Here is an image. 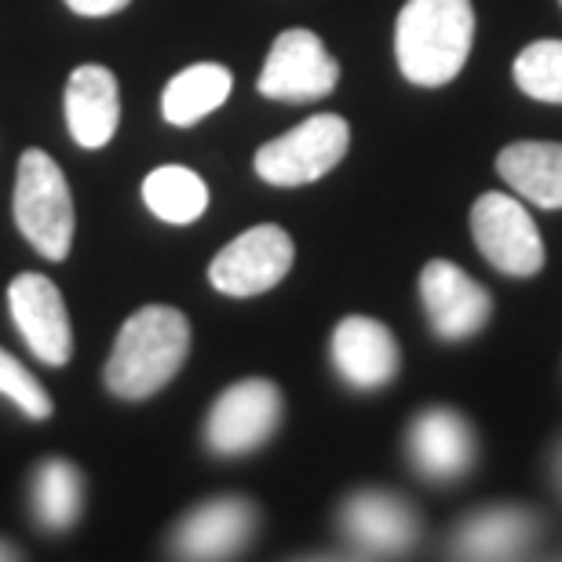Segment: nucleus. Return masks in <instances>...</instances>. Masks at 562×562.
I'll return each instance as SVG.
<instances>
[{
	"mask_svg": "<svg viewBox=\"0 0 562 562\" xmlns=\"http://www.w3.org/2000/svg\"><path fill=\"white\" fill-rule=\"evenodd\" d=\"M234 92V74L220 63H194L187 70H179L172 81L165 85L161 95V114L168 125L190 128L201 117H209L212 110H220Z\"/></svg>",
	"mask_w": 562,
	"mask_h": 562,
	"instance_id": "a211bd4d",
	"label": "nucleus"
},
{
	"mask_svg": "<svg viewBox=\"0 0 562 562\" xmlns=\"http://www.w3.org/2000/svg\"><path fill=\"white\" fill-rule=\"evenodd\" d=\"M537 537V515L522 508H486L457 530V555L464 559H519Z\"/></svg>",
	"mask_w": 562,
	"mask_h": 562,
	"instance_id": "f3484780",
	"label": "nucleus"
},
{
	"mask_svg": "<svg viewBox=\"0 0 562 562\" xmlns=\"http://www.w3.org/2000/svg\"><path fill=\"white\" fill-rule=\"evenodd\" d=\"M63 110H66V128H70L77 146H85V150L106 146L117 136L121 125V88L114 70L95 63L77 66L70 81H66Z\"/></svg>",
	"mask_w": 562,
	"mask_h": 562,
	"instance_id": "2eb2a0df",
	"label": "nucleus"
},
{
	"mask_svg": "<svg viewBox=\"0 0 562 562\" xmlns=\"http://www.w3.org/2000/svg\"><path fill=\"white\" fill-rule=\"evenodd\" d=\"M555 482H559V490H562V446H559V453H555Z\"/></svg>",
	"mask_w": 562,
	"mask_h": 562,
	"instance_id": "393cba45",
	"label": "nucleus"
},
{
	"mask_svg": "<svg viewBox=\"0 0 562 562\" xmlns=\"http://www.w3.org/2000/svg\"><path fill=\"white\" fill-rule=\"evenodd\" d=\"M30 501L33 515L44 530H70L77 515L85 508V479L74 468V460L66 457H48L44 464L33 471L30 482Z\"/></svg>",
	"mask_w": 562,
	"mask_h": 562,
	"instance_id": "aec40b11",
	"label": "nucleus"
},
{
	"mask_svg": "<svg viewBox=\"0 0 562 562\" xmlns=\"http://www.w3.org/2000/svg\"><path fill=\"white\" fill-rule=\"evenodd\" d=\"M475 44L471 0H406L395 22V59L406 81L442 88L464 70Z\"/></svg>",
	"mask_w": 562,
	"mask_h": 562,
	"instance_id": "f03ea898",
	"label": "nucleus"
},
{
	"mask_svg": "<svg viewBox=\"0 0 562 562\" xmlns=\"http://www.w3.org/2000/svg\"><path fill=\"white\" fill-rule=\"evenodd\" d=\"M471 238L479 252L508 278H533L544 267V241L519 198L482 194L471 205Z\"/></svg>",
	"mask_w": 562,
	"mask_h": 562,
	"instance_id": "39448f33",
	"label": "nucleus"
},
{
	"mask_svg": "<svg viewBox=\"0 0 562 562\" xmlns=\"http://www.w3.org/2000/svg\"><path fill=\"white\" fill-rule=\"evenodd\" d=\"M0 398L15 402L19 413H26L30 420H48L55 409V402L41 387V380L4 347H0Z\"/></svg>",
	"mask_w": 562,
	"mask_h": 562,
	"instance_id": "4be33fe9",
	"label": "nucleus"
},
{
	"mask_svg": "<svg viewBox=\"0 0 562 562\" xmlns=\"http://www.w3.org/2000/svg\"><path fill=\"white\" fill-rule=\"evenodd\" d=\"M344 533L366 555H402L417 541L420 519L406 501L387 490H358L344 501Z\"/></svg>",
	"mask_w": 562,
	"mask_h": 562,
	"instance_id": "4468645a",
	"label": "nucleus"
},
{
	"mask_svg": "<svg viewBox=\"0 0 562 562\" xmlns=\"http://www.w3.org/2000/svg\"><path fill=\"white\" fill-rule=\"evenodd\" d=\"M559 4H562V0H559Z\"/></svg>",
	"mask_w": 562,
	"mask_h": 562,
	"instance_id": "a878e982",
	"label": "nucleus"
},
{
	"mask_svg": "<svg viewBox=\"0 0 562 562\" xmlns=\"http://www.w3.org/2000/svg\"><path fill=\"white\" fill-rule=\"evenodd\" d=\"M420 300L438 340H471L493 314V296L468 271L449 260H431L420 271Z\"/></svg>",
	"mask_w": 562,
	"mask_h": 562,
	"instance_id": "9d476101",
	"label": "nucleus"
},
{
	"mask_svg": "<svg viewBox=\"0 0 562 562\" xmlns=\"http://www.w3.org/2000/svg\"><path fill=\"white\" fill-rule=\"evenodd\" d=\"M15 223L19 234L44 260L63 263L74 249V194L52 154L26 150L15 172Z\"/></svg>",
	"mask_w": 562,
	"mask_h": 562,
	"instance_id": "7ed1b4c3",
	"label": "nucleus"
},
{
	"mask_svg": "<svg viewBox=\"0 0 562 562\" xmlns=\"http://www.w3.org/2000/svg\"><path fill=\"white\" fill-rule=\"evenodd\" d=\"M333 366L358 391L387 387L402 366L395 333L366 314H347L333 333Z\"/></svg>",
	"mask_w": 562,
	"mask_h": 562,
	"instance_id": "ddd939ff",
	"label": "nucleus"
},
{
	"mask_svg": "<svg viewBox=\"0 0 562 562\" xmlns=\"http://www.w3.org/2000/svg\"><path fill=\"white\" fill-rule=\"evenodd\" d=\"M515 85L537 103L562 106V41H537L515 59Z\"/></svg>",
	"mask_w": 562,
	"mask_h": 562,
	"instance_id": "412c9836",
	"label": "nucleus"
},
{
	"mask_svg": "<svg viewBox=\"0 0 562 562\" xmlns=\"http://www.w3.org/2000/svg\"><path fill=\"white\" fill-rule=\"evenodd\" d=\"M8 311L22 340L44 366H66L74 355V325L59 285L44 274H19L8 285Z\"/></svg>",
	"mask_w": 562,
	"mask_h": 562,
	"instance_id": "1a4fd4ad",
	"label": "nucleus"
},
{
	"mask_svg": "<svg viewBox=\"0 0 562 562\" xmlns=\"http://www.w3.org/2000/svg\"><path fill=\"white\" fill-rule=\"evenodd\" d=\"M406 449L413 468L420 471L427 482H457L475 468L479 442L475 427H471L457 409L431 406L413 417Z\"/></svg>",
	"mask_w": 562,
	"mask_h": 562,
	"instance_id": "9b49d317",
	"label": "nucleus"
},
{
	"mask_svg": "<svg viewBox=\"0 0 562 562\" xmlns=\"http://www.w3.org/2000/svg\"><path fill=\"white\" fill-rule=\"evenodd\" d=\"M260 512L245 497H216L176 526L172 555L179 559H234L252 541Z\"/></svg>",
	"mask_w": 562,
	"mask_h": 562,
	"instance_id": "f8f14e48",
	"label": "nucleus"
},
{
	"mask_svg": "<svg viewBox=\"0 0 562 562\" xmlns=\"http://www.w3.org/2000/svg\"><path fill=\"white\" fill-rule=\"evenodd\" d=\"M351 146V128L336 114H314L256 150V172L271 187H307L329 176Z\"/></svg>",
	"mask_w": 562,
	"mask_h": 562,
	"instance_id": "20e7f679",
	"label": "nucleus"
},
{
	"mask_svg": "<svg viewBox=\"0 0 562 562\" xmlns=\"http://www.w3.org/2000/svg\"><path fill=\"white\" fill-rule=\"evenodd\" d=\"M281 424V391L271 380H241L227 387L205 420V442L220 457H245L260 449Z\"/></svg>",
	"mask_w": 562,
	"mask_h": 562,
	"instance_id": "6e6552de",
	"label": "nucleus"
},
{
	"mask_svg": "<svg viewBox=\"0 0 562 562\" xmlns=\"http://www.w3.org/2000/svg\"><path fill=\"white\" fill-rule=\"evenodd\" d=\"M336 81H340V63L329 55L318 33L285 30L271 44L256 88L274 103H318L333 92Z\"/></svg>",
	"mask_w": 562,
	"mask_h": 562,
	"instance_id": "0eeeda50",
	"label": "nucleus"
},
{
	"mask_svg": "<svg viewBox=\"0 0 562 562\" xmlns=\"http://www.w3.org/2000/svg\"><path fill=\"white\" fill-rule=\"evenodd\" d=\"M497 172L519 198L541 209H562V143L522 139L504 146Z\"/></svg>",
	"mask_w": 562,
	"mask_h": 562,
	"instance_id": "dca6fc26",
	"label": "nucleus"
},
{
	"mask_svg": "<svg viewBox=\"0 0 562 562\" xmlns=\"http://www.w3.org/2000/svg\"><path fill=\"white\" fill-rule=\"evenodd\" d=\"M190 355V322L179 307L150 303L128 314L106 358V387L125 402H143L176 380Z\"/></svg>",
	"mask_w": 562,
	"mask_h": 562,
	"instance_id": "f257e3e1",
	"label": "nucleus"
},
{
	"mask_svg": "<svg viewBox=\"0 0 562 562\" xmlns=\"http://www.w3.org/2000/svg\"><path fill=\"white\" fill-rule=\"evenodd\" d=\"M4 559H19V552L8 541H0V562H4Z\"/></svg>",
	"mask_w": 562,
	"mask_h": 562,
	"instance_id": "b1692460",
	"label": "nucleus"
},
{
	"mask_svg": "<svg viewBox=\"0 0 562 562\" xmlns=\"http://www.w3.org/2000/svg\"><path fill=\"white\" fill-rule=\"evenodd\" d=\"M143 201L161 223L187 227L209 212V183L187 165H157L143 179Z\"/></svg>",
	"mask_w": 562,
	"mask_h": 562,
	"instance_id": "6ab92c4d",
	"label": "nucleus"
},
{
	"mask_svg": "<svg viewBox=\"0 0 562 562\" xmlns=\"http://www.w3.org/2000/svg\"><path fill=\"white\" fill-rule=\"evenodd\" d=\"M132 0H66V8L81 19H106V15H117L121 8H128Z\"/></svg>",
	"mask_w": 562,
	"mask_h": 562,
	"instance_id": "5701e85b",
	"label": "nucleus"
},
{
	"mask_svg": "<svg viewBox=\"0 0 562 562\" xmlns=\"http://www.w3.org/2000/svg\"><path fill=\"white\" fill-rule=\"evenodd\" d=\"M292 260L296 245L289 231L278 223H260L216 252V260L209 263V281L223 296H260L292 271Z\"/></svg>",
	"mask_w": 562,
	"mask_h": 562,
	"instance_id": "423d86ee",
	"label": "nucleus"
}]
</instances>
